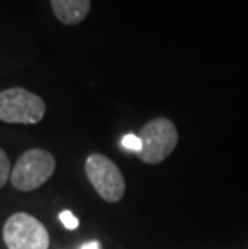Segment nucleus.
Masks as SVG:
<instances>
[{"mask_svg":"<svg viewBox=\"0 0 248 249\" xmlns=\"http://www.w3.org/2000/svg\"><path fill=\"white\" fill-rule=\"evenodd\" d=\"M86 176L98 196L107 203H118L126 192V182L119 167L110 158L94 153L86 160Z\"/></svg>","mask_w":248,"mask_h":249,"instance_id":"nucleus-4","label":"nucleus"},{"mask_svg":"<svg viewBox=\"0 0 248 249\" xmlns=\"http://www.w3.org/2000/svg\"><path fill=\"white\" fill-rule=\"evenodd\" d=\"M79 249H100V243L98 241H87Z\"/></svg>","mask_w":248,"mask_h":249,"instance_id":"nucleus-10","label":"nucleus"},{"mask_svg":"<svg viewBox=\"0 0 248 249\" xmlns=\"http://www.w3.org/2000/svg\"><path fill=\"white\" fill-rule=\"evenodd\" d=\"M142 150L137 156L145 164H160L176 150L179 135L171 119L155 118L140 130Z\"/></svg>","mask_w":248,"mask_h":249,"instance_id":"nucleus-2","label":"nucleus"},{"mask_svg":"<svg viewBox=\"0 0 248 249\" xmlns=\"http://www.w3.org/2000/svg\"><path fill=\"white\" fill-rule=\"evenodd\" d=\"M121 145H123V148H126V150L137 153V155H139L142 150V140H140V137L135 134H126L123 137V140H121Z\"/></svg>","mask_w":248,"mask_h":249,"instance_id":"nucleus-8","label":"nucleus"},{"mask_svg":"<svg viewBox=\"0 0 248 249\" xmlns=\"http://www.w3.org/2000/svg\"><path fill=\"white\" fill-rule=\"evenodd\" d=\"M12 174V166H10V160L2 148H0V188H3V185L7 183Z\"/></svg>","mask_w":248,"mask_h":249,"instance_id":"nucleus-7","label":"nucleus"},{"mask_svg":"<svg viewBox=\"0 0 248 249\" xmlns=\"http://www.w3.org/2000/svg\"><path fill=\"white\" fill-rule=\"evenodd\" d=\"M60 222L63 224V227L65 229H68V230H76L77 227H79V219L71 213V211H61L60 213Z\"/></svg>","mask_w":248,"mask_h":249,"instance_id":"nucleus-9","label":"nucleus"},{"mask_svg":"<svg viewBox=\"0 0 248 249\" xmlns=\"http://www.w3.org/2000/svg\"><path fill=\"white\" fill-rule=\"evenodd\" d=\"M55 172V158L42 148H31L19 156L10 180L19 192H33L44 185Z\"/></svg>","mask_w":248,"mask_h":249,"instance_id":"nucleus-1","label":"nucleus"},{"mask_svg":"<svg viewBox=\"0 0 248 249\" xmlns=\"http://www.w3.org/2000/svg\"><path fill=\"white\" fill-rule=\"evenodd\" d=\"M3 241L8 249H49V231L36 217L17 213L3 225Z\"/></svg>","mask_w":248,"mask_h":249,"instance_id":"nucleus-5","label":"nucleus"},{"mask_svg":"<svg viewBox=\"0 0 248 249\" xmlns=\"http://www.w3.org/2000/svg\"><path fill=\"white\" fill-rule=\"evenodd\" d=\"M57 19L73 26L82 23L91 10V0H50Z\"/></svg>","mask_w":248,"mask_h":249,"instance_id":"nucleus-6","label":"nucleus"},{"mask_svg":"<svg viewBox=\"0 0 248 249\" xmlns=\"http://www.w3.org/2000/svg\"><path fill=\"white\" fill-rule=\"evenodd\" d=\"M45 103L39 95L21 87L0 92V121L8 124H38L45 116Z\"/></svg>","mask_w":248,"mask_h":249,"instance_id":"nucleus-3","label":"nucleus"}]
</instances>
